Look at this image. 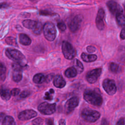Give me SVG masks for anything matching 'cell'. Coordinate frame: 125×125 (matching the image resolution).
Here are the masks:
<instances>
[{"mask_svg":"<svg viewBox=\"0 0 125 125\" xmlns=\"http://www.w3.org/2000/svg\"><path fill=\"white\" fill-rule=\"evenodd\" d=\"M83 98L88 104L94 106H101L103 102L99 90L86 89L83 93Z\"/></svg>","mask_w":125,"mask_h":125,"instance_id":"obj_1","label":"cell"},{"mask_svg":"<svg viewBox=\"0 0 125 125\" xmlns=\"http://www.w3.org/2000/svg\"><path fill=\"white\" fill-rule=\"evenodd\" d=\"M6 56L15 62H17L24 67L25 64V57L19 50L14 48H7L5 51Z\"/></svg>","mask_w":125,"mask_h":125,"instance_id":"obj_2","label":"cell"},{"mask_svg":"<svg viewBox=\"0 0 125 125\" xmlns=\"http://www.w3.org/2000/svg\"><path fill=\"white\" fill-rule=\"evenodd\" d=\"M43 32L46 39L49 41H53L56 37L57 31L54 24L51 22H46L42 27Z\"/></svg>","mask_w":125,"mask_h":125,"instance_id":"obj_3","label":"cell"},{"mask_svg":"<svg viewBox=\"0 0 125 125\" xmlns=\"http://www.w3.org/2000/svg\"><path fill=\"white\" fill-rule=\"evenodd\" d=\"M81 116L86 122L94 123L99 119L100 113L96 110L89 108H84L81 112Z\"/></svg>","mask_w":125,"mask_h":125,"instance_id":"obj_4","label":"cell"},{"mask_svg":"<svg viewBox=\"0 0 125 125\" xmlns=\"http://www.w3.org/2000/svg\"><path fill=\"white\" fill-rule=\"evenodd\" d=\"M62 52L65 59H73L76 55V50L73 46L68 42L64 41L62 45Z\"/></svg>","mask_w":125,"mask_h":125,"instance_id":"obj_5","label":"cell"},{"mask_svg":"<svg viewBox=\"0 0 125 125\" xmlns=\"http://www.w3.org/2000/svg\"><path fill=\"white\" fill-rule=\"evenodd\" d=\"M38 109L42 114L51 115L54 113L56 110V104H49L47 102L42 103L39 105Z\"/></svg>","mask_w":125,"mask_h":125,"instance_id":"obj_6","label":"cell"},{"mask_svg":"<svg viewBox=\"0 0 125 125\" xmlns=\"http://www.w3.org/2000/svg\"><path fill=\"white\" fill-rule=\"evenodd\" d=\"M103 87L104 91L109 95H113L117 91L115 82L111 79H104L103 82Z\"/></svg>","mask_w":125,"mask_h":125,"instance_id":"obj_7","label":"cell"},{"mask_svg":"<svg viewBox=\"0 0 125 125\" xmlns=\"http://www.w3.org/2000/svg\"><path fill=\"white\" fill-rule=\"evenodd\" d=\"M102 68H97L88 71L85 76L86 81L90 83H94L98 80L102 73Z\"/></svg>","mask_w":125,"mask_h":125,"instance_id":"obj_8","label":"cell"},{"mask_svg":"<svg viewBox=\"0 0 125 125\" xmlns=\"http://www.w3.org/2000/svg\"><path fill=\"white\" fill-rule=\"evenodd\" d=\"M12 66L13 69V80L16 83L20 82L22 79V68L23 67L20 63L15 62L13 63Z\"/></svg>","mask_w":125,"mask_h":125,"instance_id":"obj_9","label":"cell"},{"mask_svg":"<svg viewBox=\"0 0 125 125\" xmlns=\"http://www.w3.org/2000/svg\"><path fill=\"white\" fill-rule=\"evenodd\" d=\"M79 104V99L76 96L73 97L67 100L65 104V111L66 114H69L72 112L74 108L78 105Z\"/></svg>","mask_w":125,"mask_h":125,"instance_id":"obj_10","label":"cell"},{"mask_svg":"<svg viewBox=\"0 0 125 125\" xmlns=\"http://www.w3.org/2000/svg\"><path fill=\"white\" fill-rule=\"evenodd\" d=\"M83 21V17L80 15L75 16L68 24L70 30L72 32H76L80 28Z\"/></svg>","mask_w":125,"mask_h":125,"instance_id":"obj_11","label":"cell"},{"mask_svg":"<svg viewBox=\"0 0 125 125\" xmlns=\"http://www.w3.org/2000/svg\"><path fill=\"white\" fill-rule=\"evenodd\" d=\"M37 115L36 111L32 109H27L21 112L18 115V119L21 121H26L35 117Z\"/></svg>","mask_w":125,"mask_h":125,"instance_id":"obj_12","label":"cell"},{"mask_svg":"<svg viewBox=\"0 0 125 125\" xmlns=\"http://www.w3.org/2000/svg\"><path fill=\"white\" fill-rule=\"evenodd\" d=\"M104 9L103 8L99 9L96 18V25L97 28L100 30H103L104 28Z\"/></svg>","mask_w":125,"mask_h":125,"instance_id":"obj_13","label":"cell"},{"mask_svg":"<svg viewBox=\"0 0 125 125\" xmlns=\"http://www.w3.org/2000/svg\"><path fill=\"white\" fill-rule=\"evenodd\" d=\"M107 6L112 14H116L120 12H123L122 7L113 0H110L107 3Z\"/></svg>","mask_w":125,"mask_h":125,"instance_id":"obj_14","label":"cell"},{"mask_svg":"<svg viewBox=\"0 0 125 125\" xmlns=\"http://www.w3.org/2000/svg\"><path fill=\"white\" fill-rule=\"evenodd\" d=\"M53 84L57 88H62L64 87L66 84V82L61 75H57L54 77Z\"/></svg>","mask_w":125,"mask_h":125,"instance_id":"obj_15","label":"cell"},{"mask_svg":"<svg viewBox=\"0 0 125 125\" xmlns=\"http://www.w3.org/2000/svg\"><path fill=\"white\" fill-rule=\"evenodd\" d=\"M82 59L85 62H92L97 60V56L95 54H87L85 53H83L81 54Z\"/></svg>","mask_w":125,"mask_h":125,"instance_id":"obj_16","label":"cell"},{"mask_svg":"<svg viewBox=\"0 0 125 125\" xmlns=\"http://www.w3.org/2000/svg\"><path fill=\"white\" fill-rule=\"evenodd\" d=\"M20 42L24 45H29L31 43V40L29 37L25 34L21 33L19 35Z\"/></svg>","mask_w":125,"mask_h":125,"instance_id":"obj_17","label":"cell"},{"mask_svg":"<svg viewBox=\"0 0 125 125\" xmlns=\"http://www.w3.org/2000/svg\"><path fill=\"white\" fill-rule=\"evenodd\" d=\"M11 91L6 88H2L0 90V96L4 101H8L11 97Z\"/></svg>","mask_w":125,"mask_h":125,"instance_id":"obj_18","label":"cell"},{"mask_svg":"<svg viewBox=\"0 0 125 125\" xmlns=\"http://www.w3.org/2000/svg\"><path fill=\"white\" fill-rule=\"evenodd\" d=\"M77 73L78 72L76 70V68L73 66L68 68L64 72L65 76L69 78H74L76 77L77 75Z\"/></svg>","mask_w":125,"mask_h":125,"instance_id":"obj_19","label":"cell"},{"mask_svg":"<svg viewBox=\"0 0 125 125\" xmlns=\"http://www.w3.org/2000/svg\"><path fill=\"white\" fill-rule=\"evenodd\" d=\"M46 76L42 73H38L34 75L33 78L34 83L37 84H41L45 81Z\"/></svg>","mask_w":125,"mask_h":125,"instance_id":"obj_20","label":"cell"},{"mask_svg":"<svg viewBox=\"0 0 125 125\" xmlns=\"http://www.w3.org/2000/svg\"><path fill=\"white\" fill-rule=\"evenodd\" d=\"M116 19L118 24L120 26H124L125 23V16L123 12H120L116 14Z\"/></svg>","mask_w":125,"mask_h":125,"instance_id":"obj_21","label":"cell"},{"mask_svg":"<svg viewBox=\"0 0 125 125\" xmlns=\"http://www.w3.org/2000/svg\"><path fill=\"white\" fill-rule=\"evenodd\" d=\"M37 23L36 21L31 20H25L22 21L23 26L27 29H33Z\"/></svg>","mask_w":125,"mask_h":125,"instance_id":"obj_22","label":"cell"},{"mask_svg":"<svg viewBox=\"0 0 125 125\" xmlns=\"http://www.w3.org/2000/svg\"><path fill=\"white\" fill-rule=\"evenodd\" d=\"M2 124L3 125H14L16 124L14 118L12 116H5L3 121L2 122Z\"/></svg>","mask_w":125,"mask_h":125,"instance_id":"obj_23","label":"cell"},{"mask_svg":"<svg viewBox=\"0 0 125 125\" xmlns=\"http://www.w3.org/2000/svg\"><path fill=\"white\" fill-rule=\"evenodd\" d=\"M42 29V25L41 22L37 21V23L32 29L33 33L36 35H40Z\"/></svg>","mask_w":125,"mask_h":125,"instance_id":"obj_24","label":"cell"},{"mask_svg":"<svg viewBox=\"0 0 125 125\" xmlns=\"http://www.w3.org/2000/svg\"><path fill=\"white\" fill-rule=\"evenodd\" d=\"M109 69L111 72L117 73L121 71V67L118 64L115 62H111L109 64Z\"/></svg>","mask_w":125,"mask_h":125,"instance_id":"obj_25","label":"cell"},{"mask_svg":"<svg viewBox=\"0 0 125 125\" xmlns=\"http://www.w3.org/2000/svg\"><path fill=\"white\" fill-rule=\"evenodd\" d=\"M5 42L9 45L14 46H18L17 41H16V40L15 39V38H14L13 37H7L5 40Z\"/></svg>","mask_w":125,"mask_h":125,"instance_id":"obj_26","label":"cell"},{"mask_svg":"<svg viewBox=\"0 0 125 125\" xmlns=\"http://www.w3.org/2000/svg\"><path fill=\"white\" fill-rule=\"evenodd\" d=\"M76 70L78 73H81L83 70V63L79 60L76 59Z\"/></svg>","mask_w":125,"mask_h":125,"instance_id":"obj_27","label":"cell"},{"mask_svg":"<svg viewBox=\"0 0 125 125\" xmlns=\"http://www.w3.org/2000/svg\"><path fill=\"white\" fill-rule=\"evenodd\" d=\"M43 119L40 117L37 118L33 120L32 122V124L35 125H42L43 124Z\"/></svg>","mask_w":125,"mask_h":125,"instance_id":"obj_28","label":"cell"},{"mask_svg":"<svg viewBox=\"0 0 125 125\" xmlns=\"http://www.w3.org/2000/svg\"><path fill=\"white\" fill-rule=\"evenodd\" d=\"M57 27L61 31H64L66 30V27L65 23L62 21L59 22L57 23Z\"/></svg>","mask_w":125,"mask_h":125,"instance_id":"obj_29","label":"cell"},{"mask_svg":"<svg viewBox=\"0 0 125 125\" xmlns=\"http://www.w3.org/2000/svg\"><path fill=\"white\" fill-rule=\"evenodd\" d=\"M39 14L43 16H52L55 14L48 10H41L39 12Z\"/></svg>","mask_w":125,"mask_h":125,"instance_id":"obj_30","label":"cell"},{"mask_svg":"<svg viewBox=\"0 0 125 125\" xmlns=\"http://www.w3.org/2000/svg\"><path fill=\"white\" fill-rule=\"evenodd\" d=\"M30 94V92L29 90H23L20 94V97L22 98H25L28 97Z\"/></svg>","mask_w":125,"mask_h":125,"instance_id":"obj_31","label":"cell"},{"mask_svg":"<svg viewBox=\"0 0 125 125\" xmlns=\"http://www.w3.org/2000/svg\"><path fill=\"white\" fill-rule=\"evenodd\" d=\"M6 71V67L4 64L0 62V76L5 74Z\"/></svg>","mask_w":125,"mask_h":125,"instance_id":"obj_32","label":"cell"},{"mask_svg":"<svg viewBox=\"0 0 125 125\" xmlns=\"http://www.w3.org/2000/svg\"><path fill=\"white\" fill-rule=\"evenodd\" d=\"M20 92V89L18 88H14L11 91V95L13 96H17Z\"/></svg>","mask_w":125,"mask_h":125,"instance_id":"obj_33","label":"cell"},{"mask_svg":"<svg viewBox=\"0 0 125 125\" xmlns=\"http://www.w3.org/2000/svg\"><path fill=\"white\" fill-rule=\"evenodd\" d=\"M86 49L89 53H93L96 51V48L94 46L91 45L88 46L86 48Z\"/></svg>","mask_w":125,"mask_h":125,"instance_id":"obj_34","label":"cell"},{"mask_svg":"<svg viewBox=\"0 0 125 125\" xmlns=\"http://www.w3.org/2000/svg\"><path fill=\"white\" fill-rule=\"evenodd\" d=\"M50 93L46 92L45 94V96L44 97V99L47 100H51L52 99V97L50 95Z\"/></svg>","mask_w":125,"mask_h":125,"instance_id":"obj_35","label":"cell"},{"mask_svg":"<svg viewBox=\"0 0 125 125\" xmlns=\"http://www.w3.org/2000/svg\"><path fill=\"white\" fill-rule=\"evenodd\" d=\"M53 77V74H50L48 75L47 76H46V80L45 81L47 82H49L51 80L52 78Z\"/></svg>","mask_w":125,"mask_h":125,"instance_id":"obj_36","label":"cell"},{"mask_svg":"<svg viewBox=\"0 0 125 125\" xmlns=\"http://www.w3.org/2000/svg\"><path fill=\"white\" fill-rule=\"evenodd\" d=\"M120 38L122 40H124L125 38V31L124 28H123L121 30V32L120 33Z\"/></svg>","mask_w":125,"mask_h":125,"instance_id":"obj_37","label":"cell"},{"mask_svg":"<svg viewBox=\"0 0 125 125\" xmlns=\"http://www.w3.org/2000/svg\"><path fill=\"white\" fill-rule=\"evenodd\" d=\"M9 7V5L8 3L6 2L0 3V8H6Z\"/></svg>","mask_w":125,"mask_h":125,"instance_id":"obj_38","label":"cell"},{"mask_svg":"<svg viewBox=\"0 0 125 125\" xmlns=\"http://www.w3.org/2000/svg\"><path fill=\"white\" fill-rule=\"evenodd\" d=\"M45 124L46 125H53L54 124L53 121L51 119H46L45 120Z\"/></svg>","mask_w":125,"mask_h":125,"instance_id":"obj_39","label":"cell"},{"mask_svg":"<svg viewBox=\"0 0 125 125\" xmlns=\"http://www.w3.org/2000/svg\"><path fill=\"white\" fill-rule=\"evenodd\" d=\"M116 125H125V119L122 118L120 119L118 122L116 123Z\"/></svg>","mask_w":125,"mask_h":125,"instance_id":"obj_40","label":"cell"},{"mask_svg":"<svg viewBox=\"0 0 125 125\" xmlns=\"http://www.w3.org/2000/svg\"><path fill=\"white\" fill-rule=\"evenodd\" d=\"M5 114L3 112H0V122H2L5 117Z\"/></svg>","mask_w":125,"mask_h":125,"instance_id":"obj_41","label":"cell"},{"mask_svg":"<svg viewBox=\"0 0 125 125\" xmlns=\"http://www.w3.org/2000/svg\"><path fill=\"white\" fill-rule=\"evenodd\" d=\"M59 124L60 125H65V120L62 119H61L59 122Z\"/></svg>","mask_w":125,"mask_h":125,"instance_id":"obj_42","label":"cell"},{"mask_svg":"<svg viewBox=\"0 0 125 125\" xmlns=\"http://www.w3.org/2000/svg\"><path fill=\"white\" fill-rule=\"evenodd\" d=\"M101 124H102V125H107V124H108V123L107 122V121H106V119H103L102 120V121Z\"/></svg>","mask_w":125,"mask_h":125,"instance_id":"obj_43","label":"cell"},{"mask_svg":"<svg viewBox=\"0 0 125 125\" xmlns=\"http://www.w3.org/2000/svg\"><path fill=\"white\" fill-rule=\"evenodd\" d=\"M49 92L51 94H53L54 93V90L53 89H50L49 90Z\"/></svg>","mask_w":125,"mask_h":125,"instance_id":"obj_44","label":"cell"},{"mask_svg":"<svg viewBox=\"0 0 125 125\" xmlns=\"http://www.w3.org/2000/svg\"><path fill=\"white\" fill-rule=\"evenodd\" d=\"M30 0V1H34V0Z\"/></svg>","mask_w":125,"mask_h":125,"instance_id":"obj_45","label":"cell"}]
</instances>
